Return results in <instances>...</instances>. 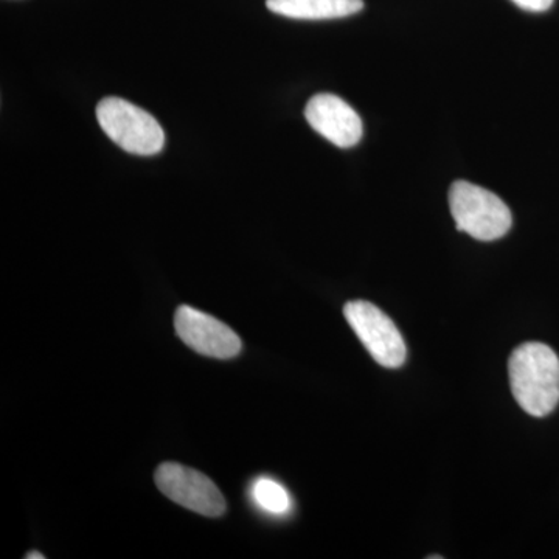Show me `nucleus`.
<instances>
[{"mask_svg": "<svg viewBox=\"0 0 559 559\" xmlns=\"http://www.w3.org/2000/svg\"><path fill=\"white\" fill-rule=\"evenodd\" d=\"M511 392L532 417H547L559 403V358L543 342H525L509 360Z\"/></svg>", "mask_w": 559, "mask_h": 559, "instance_id": "nucleus-1", "label": "nucleus"}, {"mask_svg": "<svg viewBox=\"0 0 559 559\" xmlns=\"http://www.w3.org/2000/svg\"><path fill=\"white\" fill-rule=\"evenodd\" d=\"M450 209L457 229L480 241L506 237L513 224L509 205L498 194L466 180L452 183Z\"/></svg>", "mask_w": 559, "mask_h": 559, "instance_id": "nucleus-2", "label": "nucleus"}, {"mask_svg": "<svg viewBox=\"0 0 559 559\" xmlns=\"http://www.w3.org/2000/svg\"><path fill=\"white\" fill-rule=\"evenodd\" d=\"M102 130L116 145L138 156H154L165 145V132L150 112L123 100L103 98L97 106Z\"/></svg>", "mask_w": 559, "mask_h": 559, "instance_id": "nucleus-3", "label": "nucleus"}, {"mask_svg": "<svg viewBox=\"0 0 559 559\" xmlns=\"http://www.w3.org/2000/svg\"><path fill=\"white\" fill-rule=\"evenodd\" d=\"M344 316L371 358L380 366L399 369L406 362L407 348L403 334L377 305L366 300H352L345 305Z\"/></svg>", "mask_w": 559, "mask_h": 559, "instance_id": "nucleus-4", "label": "nucleus"}, {"mask_svg": "<svg viewBox=\"0 0 559 559\" xmlns=\"http://www.w3.org/2000/svg\"><path fill=\"white\" fill-rule=\"evenodd\" d=\"M154 480L162 495L183 509L207 518H219L226 513L227 503L223 492L200 471L180 463H162L154 474Z\"/></svg>", "mask_w": 559, "mask_h": 559, "instance_id": "nucleus-5", "label": "nucleus"}, {"mask_svg": "<svg viewBox=\"0 0 559 559\" xmlns=\"http://www.w3.org/2000/svg\"><path fill=\"white\" fill-rule=\"evenodd\" d=\"M175 329L187 347L207 358L231 359L241 353L240 336L230 326L187 305L176 311Z\"/></svg>", "mask_w": 559, "mask_h": 559, "instance_id": "nucleus-6", "label": "nucleus"}, {"mask_svg": "<svg viewBox=\"0 0 559 559\" xmlns=\"http://www.w3.org/2000/svg\"><path fill=\"white\" fill-rule=\"evenodd\" d=\"M305 117L312 130L340 148H352L362 139L364 127L358 112L337 95H314L305 108Z\"/></svg>", "mask_w": 559, "mask_h": 559, "instance_id": "nucleus-7", "label": "nucleus"}, {"mask_svg": "<svg viewBox=\"0 0 559 559\" xmlns=\"http://www.w3.org/2000/svg\"><path fill=\"white\" fill-rule=\"evenodd\" d=\"M272 13L290 20L326 21L352 16L364 9L362 0H266Z\"/></svg>", "mask_w": 559, "mask_h": 559, "instance_id": "nucleus-8", "label": "nucleus"}, {"mask_svg": "<svg viewBox=\"0 0 559 559\" xmlns=\"http://www.w3.org/2000/svg\"><path fill=\"white\" fill-rule=\"evenodd\" d=\"M250 496L259 509L264 513L274 514V516L288 514L293 507V500H290L286 488L270 477H260V479L253 480Z\"/></svg>", "mask_w": 559, "mask_h": 559, "instance_id": "nucleus-9", "label": "nucleus"}, {"mask_svg": "<svg viewBox=\"0 0 559 559\" xmlns=\"http://www.w3.org/2000/svg\"><path fill=\"white\" fill-rule=\"evenodd\" d=\"M520 9L532 13H544L554 5L555 0H513Z\"/></svg>", "mask_w": 559, "mask_h": 559, "instance_id": "nucleus-10", "label": "nucleus"}, {"mask_svg": "<svg viewBox=\"0 0 559 559\" xmlns=\"http://www.w3.org/2000/svg\"><path fill=\"white\" fill-rule=\"evenodd\" d=\"M25 558H28V559H36V558L44 559L46 557H44L43 554H39V551H31V554H28L27 557H25Z\"/></svg>", "mask_w": 559, "mask_h": 559, "instance_id": "nucleus-11", "label": "nucleus"}]
</instances>
